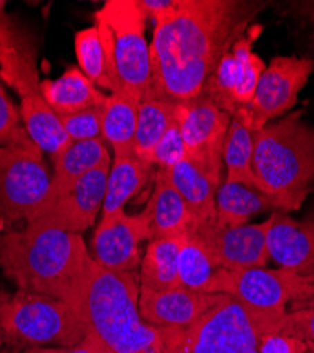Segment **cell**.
<instances>
[{"label":"cell","instance_id":"cell-24","mask_svg":"<svg viewBox=\"0 0 314 353\" xmlns=\"http://www.w3.org/2000/svg\"><path fill=\"white\" fill-rule=\"evenodd\" d=\"M187 233L152 239L141 260V287L163 291L181 287L179 276V256Z\"/></svg>","mask_w":314,"mask_h":353},{"label":"cell","instance_id":"cell-30","mask_svg":"<svg viewBox=\"0 0 314 353\" xmlns=\"http://www.w3.org/2000/svg\"><path fill=\"white\" fill-rule=\"evenodd\" d=\"M75 55L79 70L88 77L97 86L112 92V83L108 77L105 48L98 32L92 26L84 28L75 34Z\"/></svg>","mask_w":314,"mask_h":353},{"label":"cell","instance_id":"cell-25","mask_svg":"<svg viewBox=\"0 0 314 353\" xmlns=\"http://www.w3.org/2000/svg\"><path fill=\"white\" fill-rule=\"evenodd\" d=\"M217 223L222 226H242L255 214L272 210L282 212L279 203L271 196L237 183H226L219 185L215 196Z\"/></svg>","mask_w":314,"mask_h":353},{"label":"cell","instance_id":"cell-18","mask_svg":"<svg viewBox=\"0 0 314 353\" xmlns=\"http://www.w3.org/2000/svg\"><path fill=\"white\" fill-rule=\"evenodd\" d=\"M269 256L300 276H314V208L300 221L275 212L269 232Z\"/></svg>","mask_w":314,"mask_h":353},{"label":"cell","instance_id":"cell-19","mask_svg":"<svg viewBox=\"0 0 314 353\" xmlns=\"http://www.w3.org/2000/svg\"><path fill=\"white\" fill-rule=\"evenodd\" d=\"M51 160L54 163V174L51 175L50 191L44 202L66 191L82 175L112 163L108 144L104 139L71 140Z\"/></svg>","mask_w":314,"mask_h":353},{"label":"cell","instance_id":"cell-12","mask_svg":"<svg viewBox=\"0 0 314 353\" xmlns=\"http://www.w3.org/2000/svg\"><path fill=\"white\" fill-rule=\"evenodd\" d=\"M313 71V58L296 55L272 58L259 78L249 108L235 121L251 133L261 130L273 117L282 116L296 105L299 92Z\"/></svg>","mask_w":314,"mask_h":353},{"label":"cell","instance_id":"cell-27","mask_svg":"<svg viewBox=\"0 0 314 353\" xmlns=\"http://www.w3.org/2000/svg\"><path fill=\"white\" fill-rule=\"evenodd\" d=\"M176 109V102H168L150 97H145L140 101L133 143V152L137 157L152 163L153 152L157 143L171 122L175 121Z\"/></svg>","mask_w":314,"mask_h":353},{"label":"cell","instance_id":"cell-38","mask_svg":"<svg viewBox=\"0 0 314 353\" xmlns=\"http://www.w3.org/2000/svg\"><path fill=\"white\" fill-rule=\"evenodd\" d=\"M302 308H314V292L307 300H304L302 303H297V304H293V310H302Z\"/></svg>","mask_w":314,"mask_h":353},{"label":"cell","instance_id":"cell-40","mask_svg":"<svg viewBox=\"0 0 314 353\" xmlns=\"http://www.w3.org/2000/svg\"><path fill=\"white\" fill-rule=\"evenodd\" d=\"M306 343H307L308 352H310V353H314V343H313V342H306Z\"/></svg>","mask_w":314,"mask_h":353},{"label":"cell","instance_id":"cell-8","mask_svg":"<svg viewBox=\"0 0 314 353\" xmlns=\"http://www.w3.org/2000/svg\"><path fill=\"white\" fill-rule=\"evenodd\" d=\"M0 330L8 339L32 347H74L85 339L84 323L70 304L20 290L0 312Z\"/></svg>","mask_w":314,"mask_h":353},{"label":"cell","instance_id":"cell-13","mask_svg":"<svg viewBox=\"0 0 314 353\" xmlns=\"http://www.w3.org/2000/svg\"><path fill=\"white\" fill-rule=\"evenodd\" d=\"M176 117L184 140L186 156L221 184L222 153L231 116L199 95L193 101L179 102Z\"/></svg>","mask_w":314,"mask_h":353},{"label":"cell","instance_id":"cell-26","mask_svg":"<svg viewBox=\"0 0 314 353\" xmlns=\"http://www.w3.org/2000/svg\"><path fill=\"white\" fill-rule=\"evenodd\" d=\"M139 101L126 94H112L102 109V139L113 156L133 153Z\"/></svg>","mask_w":314,"mask_h":353},{"label":"cell","instance_id":"cell-11","mask_svg":"<svg viewBox=\"0 0 314 353\" xmlns=\"http://www.w3.org/2000/svg\"><path fill=\"white\" fill-rule=\"evenodd\" d=\"M264 32L262 24H252L233 46L210 75L202 95L231 116L238 117L249 108L259 78L266 65L253 51L255 41Z\"/></svg>","mask_w":314,"mask_h":353},{"label":"cell","instance_id":"cell-34","mask_svg":"<svg viewBox=\"0 0 314 353\" xmlns=\"http://www.w3.org/2000/svg\"><path fill=\"white\" fill-rule=\"evenodd\" d=\"M277 335L314 343V308H302L284 314Z\"/></svg>","mask_w":314,"mask_h":353},{"label":"cell","instance_id":"cell-2","mask_svg":"<svg viewBox=\"0 0 314 353\" xmlns=\"http://www.w3.org/2000/svg\"><path fill=\"white\" fill-rule=\"evenodd\" d=\"M92 260L79 233L32 226L0 233V269L19 290L72 308Z\"/></svg>","mask_w":314,"mask_h":353},{"label":"cell","instance_id":"cell-31","mask_svg":"<svg viewBox=\"0 0 314 353\" xmlns=\"http://www.w3.org/2000/svg\"><path fill=\"white\" fill-rule=\"evenodd\" d=\"M33 143L23 125L20 109L16 108L0 83V147L30 145Z\"/></svg>","mask_w":314,"mask_h":353},{"label":"cell","instance_id":"cell-3","mask_svg":"<svg viewBox=\"0 0 314 353\" xmlns=\"http://www.w3.org/2000/svg\"><path fill=\"white\" fill-rule=\"evenodd\" d=\"M74 310L84 323L85 338L108 353H166L173 328L141 319L132 273L112 272L92 260Z\"/></svg>","mask_w":314,"mask_h":353},{"label":"cell","instance_id":"cell-35","mask_svg":"<svg viewBox=\"0 0 314 353\" xmlns=\"http://www.w3.org/2000/svg\"><path fill=\"white\" fill-rule=\"evenodd\" d=\"M259 353H307L306 341L283 335L262 336L258 343Z\"/></svg>","mask_w":314,"mask_h":353},{"label":"cell","instance_id":"cell-1","mask_svg":"<svg viewBox=\"0 0 314 353\" xmlns=\"http://www.w3.org/2000/svg\"><path fill=\"white\" fill-rule=\"evenodd\" d=\"M265 2L171 0L155 17L145 97L188 102L202 95L221 58L248 32Z\"/></svg>","mask_w":314,"mask_h":353},{"label":"cell","instance_id":"cell-21","mask_svg":"<svg viewBox=\"0 0 314 353\" xmlns=\"http://www.w3.org/2000/svg\"><path fill=\"white\" fill-rule=\"evenodd\" d=\"M163 172L183 196L195 223H208L217 219L215 196L221 184L214 181L187 156L179 164Z\"/></svg>","mask_w":314,"mask_h":353},{"label":"cell","instance_id":"cell-36","mask_svg":"<svg viewBox=\"0 0 314 353\" xmlns=\"http://www.w3.org/2000/svg\"><path fill=\"white\" fill-rule=\"evenodd\" d=\"M37 353H108L91 339L85 338L74 347H37Z\"/></svg>","mask_w":314,"mask_h":353},{"label":"cell","instance_id":"cell-39","mask_svg":"<svg viewBox=\"0 0 314 353\" xmlns=\"http://www.w3.org/2000/svg\"><path fill=\"white\" fill-rule=\"evenodd\" d=\"M10 299H12L10 294H8L5 290L0 288V312H2L3 307L9 303V300H10Z\"/></svg>","mask_w":314,"mask_h":353},{"label":"cell","instance_id":"cell-16","mask_svg":"<svg viewBox=\"0 0 314 353\" xmlns=\"http://www.w3.org/2000/svg\"><path fill=\"white\" fill-rule=\"evenodd\" d=\"M150 225L144 212L128 215L124 210L101 216L94 233V260L102 268L132 273L140 264V243L150 241Z\"/></svg>","mask_w":314,"mask_h":353},{"label":"cell","instance_id":"cell-6","mask_svg":"<svg viewBox=\"0 0 314 353\" xmlns=\"http://www.w3.org/2000/svg\"><path fill=\"white\" fill-rule=\"evenodd\" d=\"M105 48L112 94H126L139 102L150 85V46L146 17L136 0H108L95 13Z\"/></svg>","mask_w":314,"mask_h":353},{"label":"cell","instance_id":"cell-15","mask_svg":"<svg viewBox=\"0 0 314 353\" xmlns=\"http://www.w3.org/2000/svg\"><path fill=\"white\" fill-rule=\"evenodd\" d=\"M275 223V212L261 223L242 226H222L217 221L208 223H195L194 232L215 261L226 270H242L252 268H265L269 260V232Z\"/></svg>","mask_w":314,"mask_h":353},{"label":"cell","instance_id":"cell-44","mask_svg":"<svg viewBox=\"0 0 314 353\" xmlns=\"http://www.w3.org/2000/svg\"><path fill=\"white\" fill-rule=\"evenodd\" d=\"M310 194H314V185L310 188V191H308V195H310Z\"/></svg>","mask_w":314,"mask_h":353},{"label":"cell","instance_id":"cell-4","mask_svg":"<svg viewBox=\"0 0 314 353\" xmlns=\"http://www.w3.org/2000/svg\"><path fill=\"white\" fill-rule=\"evenodd\" d=\"M303 109L252 133V167L258 191L275 199L282 212L299 210L314 185V128Z\"/></svg>","mask_w":314,"mask_h":353},{"label":"cell","instance_id":"cell-5","mask_svg":"<svg viewBox=\"0 0 314 353\" xmlns=\"http://www.w3.org/2000/svg\"><path fill=\"white\" fill-rule=\"evenodd\" d=\"M0 79L20 98V114L30 139L51 157L71 141L41 94L36 40L14 17L0 14Z\"/></svg>","mask_w":314,"mask_h":353},{"label":"cell","instance_id":"cell-29","mask_svg":"<svg viewBox=\"0 0 314 353\" xmlns=\"http://www.w3.org/2000/svg\"><path fill=\"white\" fill-rule=\"evenodd\" d=\"M252 133L238 121L233 119L226 133L222 153L226 183H237L258 190V183H256L252 167Z\"/></svg>","mask_w":314,"mask_h":353},{"label":"cell","instance_id":"cell-14","mask_svg":"<svg viewBox=\"0 0 314 353\" xmlns=\"http://www.w3.org/2000/svg\"><path fill=\"white\" fill-rule=\"evenodd\" d=\"M110 164L87 172L66 191L43 202L41 207L26 221L27 226L71 233H81L88 229L104 205Z\"/></svg>","mask_w":314,"mask_h":353},{"label":"cell","instance_id":"cell-33","mask_svg":"<svg viewBox=\"0 0 314 353\" xmlns=\"http://www.w3.org/2000/svg\"><path fill=\"white\" fill-rule=\"evenodd\" d=\"M186 159V145L181 136V130L177 122V117L171 122L160 141L157 143L153 152L152 163L157 165L159 170H170Z\"/></svg>","mask_w":314,"mask_h":353},{"label":"cell","instance_id":"cell-41","mask_svg":"<svg viewBox=\"0 0 314 353\" xmlns=\"http://www.w3.org/2000/svg\"><path fill=\"white\" fill-rule=\"evenodd\" d=\"M24 353H37V347H33V349L27 350V352H24Z\"/></svg>","mask_w":314,"mask_h":353},{"label":"cell","instance_id":"cell-17","mask_svg":"<svg viewBox=\"0 0 314 353\" xmlns=\"http://www.w3.org/2000/svg\"><path fill=\"white\" fill-rule=\"evenodd\" d=\"M225 294L198 292L184 287L156 291L140 288L139 314L155 327L187 328L199 316L218 305Z\"/></svg>","mask_w":314,"mask_h":353},{"label":"cell","instance_id":"cell-9","mask_svg":"<svg viewBox=\"0 0 314 353\" xmlns=\"http://www.w3.org/2000/svg\"><path fill=\"white\" fill-rule=\"evenodd\" d=\"M50 185L51 175L36 143L0 147V233L30 218L41 207Z\"/></svg>","mask_w":314,"mask_h":353},{"label":"cell","instance_id":"cell-42","mask_svg":"<svg viewBox=\"0 0 314 353\" xmlns=\"http://www.w3.org/2000/svg\"><path fill=\"white\" fill-rule=\"evenodd\" d=\"M3 8H5V3H3V2H0V14L3 13Z\"/></svg>","mask_w":314,"mask_h":353},{"label":"cell","instance_id":"cell-7","mask_svg":"<svg viewBox=\"0 0 314 353\" xmlns=\"http://www.w3.org/2000/svg\"><path fill=\"white\" fill-rule=\"evenodd\" d=\"M313 292L314 276H300L283 268L221 269L211 287V294H228L241 304L259 339L277 335L286 305L302 303Z\"/></svg>","mask_w":314,"mask_h":353},{"label":"cell","instance_id":"cell-20","mask_svg":"<svg viewBox=\"0 0 314 353\" xmlns=\"http://www.w3.org/2000/svg\"><path fill=\"white\" fill-rule=\"evenodd\" d=\"M149 219L152 239L187 233L195 223L187 203L160 170L155 174V188L146 208L141 211ZM150 239V241H152Z\"/></svg>","mask_w":314,"mask_h":353},{"label":"cell","instance_id":"cell-10","mask_svg":"<svg viewBox=\"0 0 314 353\" xmlns=\"http://www.w3.org/2000/svg\"><path fill=\"white\" fill-rule=\"evenodd\" d=\"M259 336L241 304L224 300L187 328H179L166 353H259ZM310 353V352H307Z\"/></svg>","mask_w":314,"mask_h":353},{"label":"cell","instance_id":"cell-37","mask_svg":"<svg viewBox=\"0 0 314 353\" xmlns=\"http://www.w3.org/2000/svg\"><path fill=\"white\" fill-rule=\"evenodd\" d=\"M292 8H295L296 14L310 26L308 41L314 48V2H295L292 3Z\"/></svg>","mask_w":314,"mask_h":353},{"label":"cell","instance_id":"cell-32","mask_svg":"<svg viewBox=\"0 0 314 353\" xmlns=\"http://www.w3.org/2000/svg\"><path fill=\"white\" fill-rule=\"evenodd\" d=\"M102 106H94L59 116L61 126L70 140L102 139Z\"/></svg>","mask_w":314,"mask_h":353},{"label":"cell","instance_id":"cell-23","mask_svg":"<svg viewBox=\"0 0 314 353\" xmlns=\"http://www.w3.org/2000/svg\"><path fill=\"white\" fill-rule=\"evenodd\" d=\"M153 164L133 153L113 156L109 168L102 216L124 210L125 203L146 187L153 175Z\"/></svg>","mask_w":314,"mask_h":353},{"label":"cell","instance_id":"cell-43","mask_svg":"<svg viewBox=\"0 0 314 353\" xmlns=\"http://www.w3.org/2000/svg\"><path fill=\"white\" fill-rule=\"evenodd\" d=\"M2 345H3V338L0 336V349H2Z\"/></svg>","mask_w":314,"mask_h":353},{"label":"cell","instance_id":"cell-28","mask_svg":"<svg viewBox=\"0 0 314 353\" xmlns=\"http://www.w3.org/2000/svg\"><path fill=\"white\" fill-rule=\"evenodd\" d=\"M221 269L224 268L215 261L202 238L190 228L179 256V276L181 287L211 294L213 283Z\"/></svg>","mask_w":314,"mask_h":353},{"label":"cell","instance_id":"cell-22","mask_svg":"<svg viewBox=\"0 0 314 353\" xmlns=\"http://www.w3.org/2000/svg\"><path fill=\"white\" fill-rule=\"evenodd\" d=\"M41 94L57 116L102 106L108 97L78 68L68 67L57 79L41 81Z\"/></svg>","mask_w":314,"mask_h":353}]
</instances>
